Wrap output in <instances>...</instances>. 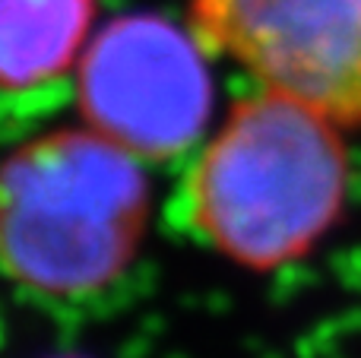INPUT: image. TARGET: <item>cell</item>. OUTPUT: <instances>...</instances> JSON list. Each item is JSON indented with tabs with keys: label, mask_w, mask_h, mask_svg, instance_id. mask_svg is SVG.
<instances>
[{
	"label": "cell",
	"mask_w": 361,
	"mask_h": 358,
	"mask_svg": "<svg viewBox=\"0 0 361 358\" xmlns=\"http://www.w3.org/2000/svg\"><path fill=\"white\" fill-rule=\"evenodd\" d=\"M152 216L143 159L92 127H54L0 159V276L48 302L114 289Z\"/></svg>",
	"instance_id": "7a4b0ae2"
},
{
	"label": "cell",
	"mask_w": 361,
	"mask_h": 358,
	"mask_svg": "<svg viewBox=\"0 0 361 358\" xmlns=\"http://www.w3.org/2000/svg\"><path fill=\"white\" fill-rule=\"evenodd\" d=\"M349 197L343 127L260 89L228 108L180 184L187 232L222 260L273 273L314 251Z\"/></svg>",
	"instance_id": "6da1fadb"
},
{
	"label": "cell",
	"mask_w": 361,
	"mask_h": 358,
	"mask_svg": "<svg viewBox=\"0 0 361 358\" xmlns=\"http://www.w3.org/2000/svg\"><path fill=\"white\" fill-rule=\"evenodd\" d=\"M99 0H0V92H35L76 73Z\"/></svg>",
	"instance_id": "5b68a950"
},
{
	"label": "cell",
	"mask_w": 361,
	"mask_h": 358,
	"mask_svg": "<svg viewBox=\"0 0 361 358\" xmlns=\"http://www.w3.org/2000/svg\"><path fill=\"white\" fill-rule=\"evenodd\" d=\"M57 358H80V355H57Z\"/></svg>",
	"instance_id": "8992f818"
},
{
	"label": "cell",
	"mask_w": 361,
	"mask_h": 358,
	"mask_svg": "<svg viewBox=\"0 0 361 358\" xmlns=\"http://www.w3.org/2000/svg\"><path fill=\"white\" fill-rule=\"evenodd\" d=\"M73 76L82 124L143 162L180 156L209 127L216 82L187 23L121 13L95 29Z\"/></svg>",
	"instance_id": "3957f363"
},
{
	"label": "cell",
	"mask_w": 361,
	"mask_h": 358,
	"mask_svg": "<svg viewBox=\"0 0 361 358\" xmlns=\"http://www.w3.org/2000/svg\"><path fill=\"white\" fill-rule=\"evenodd\" d=\"M184 23L260 89L361 127V0H187Z\"/></svg>",
	"instance_id": "277c9868"
}]
</instances>
